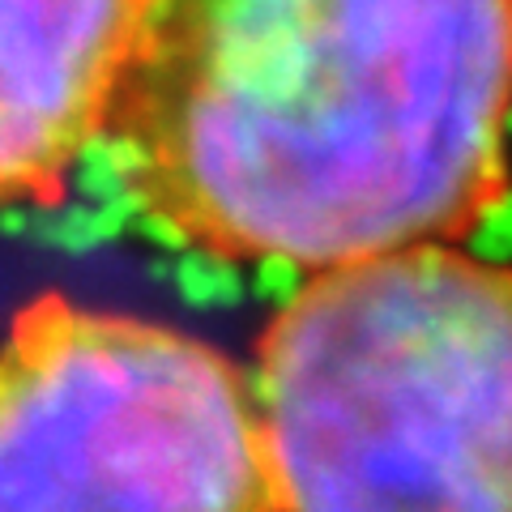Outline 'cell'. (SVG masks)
<instances>
[{
  "label": "cell",
  "instance_id": "1",
  "mask_svg": "<svg viewBox=\"0 0 512 512\" xmlns=\"http://www.w3.org/2000/svg\"><path fill=\"white\" fill-rule=\"evenodd\" d=\"M512 0H137L99 146L214 261L338 269L500 210Z\"/></svg>",
  "mask_w": 512,
  "mask_h": 512
},
{
  "label": "cell",
  "instance_id": "2",
  "mask_svg": "<svg viewBox=\"0 0 512 512\" xmlns=\"http://www.w3.org/2000/svg\"><path fill=\"white\" fill-rule=\"evenodd\" d=\"M252 397L282 512H512V265L419 244L320 269Z\"/></svg>",
  "mask_w": 512,
  "mask_h": 512
},
{
  "label": "cell",
  "instance_id": "3",
  "mask_svg": "<svg viewBox=\"0 0 512 512\" xmlns=\"http://www.w3.org/2000/svg\"><path fill=\"white\" fill-rule=\"evenodd\" d=\"M0 512H282L248 372L188 329L35 295L0 338Z\"/></svg>",
  "mask_w": 512,
  "mask_h": 512
},
{
  "label": "cell",
  "instance_id": "4",
  "mask_svg": "<svg viewBox=\"0 0 512 512\" xmlns=\"http://www.w3.org/2000/svg\"><path fill=\"white\" fill-rule=\"evenodd\" d=\"M137 0H0V210L56 205L99 146Z\"/></svg>",
  "mask_w": 512,
  "mask_h": 512
}]
</instances>
